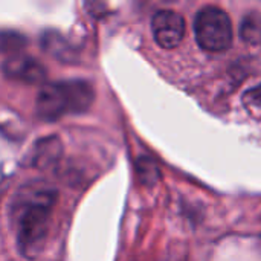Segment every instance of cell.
Listing matches in <instances>:
<instances>
[{
  "instance_id": "1",
  "label": "cell",
  "mask_w": 261,
  "mask_h": 261,
  "mask_svg": "<svg viewBox=\"0 0 261 261\" xmlns=\"http://www.w3.org/2000/svg\"><path fill=\"white\" fill-rule=\"evenodd\" d=\"M57 197V190L46 182L26 184L14 196L11 217L17 248L23 257L35 258L41 254Z\"/></svg>"
},
{
  "instance_id": "2",
  "label": "cell",
  "mask_w": 261,
  "mask_h": 261,
  "mask_svg": "<svg viewBox=\"0 0 261 261\" xmlns=\"http://www.w3.org/2000/svg\"><path fill=\"white\" fill-rule=\"evenodd\" d=\"M95 99L93 86L84 80H66L43 84L37 99L35 112L41 121L54 122L67 115L87 112Z\"/></svg>"
},
{
  "instance_id": "3",
  "label": "cell",
  "mask_w": 261,
  "mask_h": 261,
  "mask_svg": "<svg viewBox=\"0 0 261 261\" xmlns=\"http://www.w3.org/2000/svg\"><path fill=\"white\" fill-rule=\"evenodd\" d=\"M194 35L205 52H223L231 47L234 28L229 15L217 6H203L194 18Z\"/></svg>"
},
{
  "instance_id": "4",
  "label": "cell",
  "mask_w": 261,
  "mask_h": 261,
  "mask_svg": "<svg viewBox=\"0 0 261 261\" xmlns=\"http://www.w3.org/2000/svg\"><path fill=\"white\" fill-rule=\"evenodd\" d=\"M185 18L173 9H161L151 18V32L154 41L162 49H174L185 35Z\"/></svg>"
},
{
  "instance_id": "5",
  "label": "cell",
  "mask_w": 261,
  "mask_h": 261,
  "mask_svg": "<svg viewBox=\"0 0 261 261\" xmlns=\"http://www.w3.org/2000/svg\"><path fill=\"white\" fill-rule=\"evenodd\" d=\"M2 70L8 80L29 86L43 84L47 75L44 66L38 60L18 52L12 54L3 61Z\"/></svg>"
},
{
  "instance_id": "6",
  "label": "cell",
  "mask_w": 261,
  "mask_h": 261,
  "mask_svg": "<svg viewBox=\"0 0 261 261\" xmlns=\"http://www.w3.org/2000/svg\"><path fill=\"white\" fill-rule=\"evenodd\" d=\"M63 153V144L57 136L41 138L29 153V165L38 170H47L55 165Z\"/></svg>"
},
{
  "instance_id": "7",
  "label": "cell",
  "mask_w": 261,
  "mask_h": 261,
  "mask_svg": "<svg viewBox=\"0 0 261 261\" xmlns=\"http://www.w3.org/2000/svg\"><path fill=\"white\" fill-rule=\"evenodd\" d=\"M41 47L55 60L61 63H72L75 57V50L70 43L57 31H46L41 35Z\"/></svg>"
},
{
  "instance_id": "8",
  "label": "cell",
  "mask_w": 261,
  "mask_h": 261,
  "mask_svg": "<svg viewBox=\"0 0 261 261\" xmlns=\"http://www.w3.org/2000/svg\"><path fill=\"white\" fill-rule=\"evenodd\" d=\"M240 37L251 44H261V12H252L245 17L240 26Z\"/></svg>"
},
{
  "instance_id": "9",
  "label": "cell",
  "mask_w": 261,
  "mask_h": 261,
  "mask_svg": "<svg viewBox=\"0 0 261 261\" xmlns=\"http://www.w3.org/2000/svg\"><path fill=\"white\" fill-rule=\"evenodd\" d=\"M24 44V38L14 32H2L0 34V50H6L15 54Z\"/></svg>"
},
{
  "instance_id": "10",
  "label": "cell",
  "mask_w": 261,
  "mask_h": 261,
  "mask_svg": "<svg viewBox=\"0 0 261 261\" xmlns=\"http://www.w3.org/2000/svg\"><path fill=\"white\" fill-rule=\"evenodd\" d=\"M243 102L246 107L252 109H261V83L255 87H251L243 95Z\"/></svg>"
}]
</instances>
